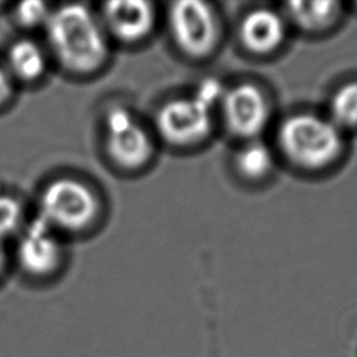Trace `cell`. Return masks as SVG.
Masks as SVG:
<instances>
[{
    "label": "cell",
    "instance_id": "cell-1",
    "mask_svg": "<svg viewBox=\"0 0 357 357\" xmlns=\"http://www.w3.org/2000/svg\"><path fill=\"white\" fill-rule=\"evenodd\" d=\"M45 29L47 45L64 70L84 75L105 64L109 53L106 32L86 6L68 3L52 10Z\"/></svg>",
    "mask_w": 357,
    "mask_h": 357
},
{
    "label": "cell",
    "instance_id": "cell-2",
    "mask_svg": "<svg viewBox=\"0 0 357 357\" xmlns=\"http://www.w3.org/2000/svg\"><path fill=\"white\" fill-rule=\"evenodd\" d=\"M280 152L294 166L321 170L331 166L343 151L342 130L329 119L297 113L283 120L278 131Z\"/></svg>",
    "mask_w": 357,
    "mask_h": 357
},
{
    "label": "cell",
    "instance_id": "cell-3",
    "mask_svg": "<svg viewBox=\"0 0 357 357\" xmlns=\"http://www.w3.org/2000/svg\"><path fill=\"white\" fill-rule=\"evenodd\" d=\"M99 202L81 180L59 177L45 185L39 197V218L56 231H81L96 218Z\"/></svg>",
    "mask_w": 357,
    "mask_h": 357
},
{
    "label": "cell",
    "instance_id": "cell-4",
    "mask_svg": "<svg viewBox=\"0 0 357 357\" xmlns=\"http://www.w3.org/2000/svg\"><path fill=\"white\" fill-rule=\"evenodd\" d=\"M167 24L174 45L188 57H206L218 45V17L205 1L180 0L172 3L167 11Z\"/></svg>",
    "mask_w": 357,
    "mask_h": 357
},
{
    "label": "cell",
    "instance_id": "cell-5",
    "mask_svg": "<svg viewBox=\"0 0 357 357\" xmlns=\"http://www.w3.org/2000/svg\"><path fill=\"white\" fill-rule=\"evenodd\" d=\"M105 148L109 159L127 170L145 166L153 153L146 130L121 106L110 107L105 116Z\"/></svg>",
    "mask_w": 357,
    "mask_h": 357
},
{
    "label": "cell",
    "instance_id": "cell-6",
    "mask_svg": "<svg viewBox=\"0 0 357 357\" xmlns=\"http://www.w3.org/2000/svg\"><path fill=\"white\" fill-rule=\"evenodd\" d=\"M155 126L159 135L170 145H195L209 135L212 107L195 95L176 98L159 107L155 116Z\"/></svg>",
    "mask_w": 357,
    "mask_h": 357
},
{
    "label": "cell",
    "instance_id": "cell-7",
    "mask_svg": "<svg viewBox=\"0 0 357 357\" xmlns=\"http://www.w3.org/2000/svg\"><path fill=\"white\" fill-rule=\"evenodd\" d=\"M219 105L226 128L240 138L254 139L269 119L268 100L264 92L252 84H240L225 91Z\"/></svg>",
    "mask_w": 357,
    "mask_h": 357
},
{
    "label": "cell",
    "instance_id": "cell-8",
    "mask_svg": "<svg viewBox=\"0 0 357 357\" xmlns=\"http://www.w3.org/2000/svg\"><path fill=\"white\" fill-rule=\"evenodd\" d=\"M63 255L57 231L36 216L21 231L17 259L22 271L32 276H46L57 269Z\"/></svg>",
    "mask_w": 357,
    "mask_h": 357
},
{
    "label": "cell",
    "instance_id": "cell-9",
    "mask_svg": "<svg viewBox=\"0 0 357 357\" xmlns=\"http://www.w3.org/2000/svg\"><path fill=\"white\" fill-rule=\"evenodd\" d=\"M105 32L124 43H135L149 35L155 25V10L144 0H114L103 4Z\"/></svg>",
    "mask_w": 357,
    "mask_h": 357
},
{
    "label": "cell",
    "instance_id": "cell-10",
    "mask_svg": "<svg viewBox=\"0 0 357 357\" xmlns=\"http://www.w3.org/2000/svg\"><path fill=\"white\" fill-rule=\"evenodd\" d=\"M284 18L268 8H257L244 15L238 28L243 46L254 54H269L284 40Z\"/></svg>",
    "mask_w": 357,
    "mask_h": 357
},
{
    "label": "cell",
    "instance_id": "cell-11",
    "mask_svg": "<svg viewBox=\"0 0 357 357\" xmlns=\"http://www.w3.org/2000/svg\"><path fill=\"white\" fill-rule=\"evenodd\" d=\"M286 18L305 32L331 28L340 17L337 1H289L284 4Z\"/></svg>",
    "mask_w": 357,
    "mask_h": 357
},
{
    "label": "cell",
    "instance_id": "cell-12",
    "mask_svg": "<svg viewBox=\"0 0 357 357\" xmlns=\"http://www.w3.org/2000/svg\"><path fill=\"white\" fill-rule=\"evenodd\" d=\"M6 68L11 77L21 81H36L46 71V54L31 39L15 40L8 47Z\"/></svg>",
    "mask_w": 357,
    "mask_h": 357
},
{
    "label": "cell",
    "instance_id": "cell-13",
    "mask_svg": "<svg viewBox=\"0 0 357 357\" xmlns=\"http://www.w3.org/2000/svg\"><path fill=\"white\" fill-rule=\"evenodd\" d=\"M236 169L247 180H262L273 167V155L269 146L258 139H250L236 153Z\"/></svg>",
    "mask_w": 357,
    "mask_h": 357
},
{
    "label": "cell",
    "instance_id": "cell-14",
    "mask_svg": "<svg viewBox=\"0 0 357 357\" xmlns=\"http://www.w3.org/2000/svg\"><path fill=\"white\" fill-rule=\"evenodd\" d=\"M329 119L340 128L357 127V82L340 86L329 103Z\"/></svg>",
    "mask_w": 357,
    "mask_h": 357
},
{
    "label": "cell",
    "instance_id": "cell-15",
    "mask_svg": "<svg viewBox=\"0 0 357 357\" xmlns=\"http://www.w3.org/2000/svg\"><path fill=\"white\" fill-rule=\"evenodd\" d=\"M24 211L21 202L11 195H0V241L18 231Z\"/></svg>",
    "mask_w": 357,
    "mask_h": 357
},
{
    "label": "cell",
    "instance_id": "cell-16",
    "mask_svg": "<svg viewBox=\"0 0 357 357\" xmlns=\"http://www.w3.org/2000/svg\"><path fill=\"white\" fill-rule=\"evenodd\" d=\"M50 8L46 3L38 0H29L20 3L15 7L14 15L17 22L25 28H36L40 25H46L50 17Z\"/></svg>",
    "mask_w": 357,
    "mask_h": 357
},
{
    "label": "cell",
    "instance_id": "cell-17",
    "mask_svg": "<svg viewBox=\"0 0 357 357\" xmlns=\"http://www.w3.org/2000/svg\"><path fill=\"white\" fill-rule=\"evenodd\" d=\"M13 85H11V75L8 74L7 68L0 64V106H3L11 96Z\"/></svg>",
    "mask_w": 357,
    "mask_h": 357
},
{
    "label": "cell",
    "instance_id": "cell-18",
    "mask_svg": "<svg viewBox=\"0 0 357 357\" xmlns=\"http://www.w3.org/2000/svg\"><path fill=\"white\" fill-rule=\"evenodd\" d=\"M3 268H4V251H3V248L0 245V275L3 272Z\"/></svg>",
    "mask_w": 357,
    "mask_h": 357
}]
</instances>
